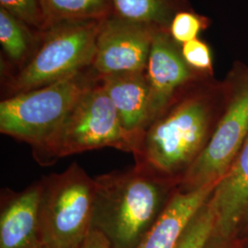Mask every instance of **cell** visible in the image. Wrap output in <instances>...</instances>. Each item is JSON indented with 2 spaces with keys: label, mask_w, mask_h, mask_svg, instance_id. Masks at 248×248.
<instances>
[{
  "label": "cell",
  "mask_w": 248,
  "mask_h": 248,
  "mask_svg": "<svg viewBox=\"0 0 248 248\" xmlns=\"http://www.w3.org/2000/svg\"><path fill=\"white\" fill-rule=\"evenodd\" d=\"M223 99V85L212 77L188 85L142 133L132 153L134 167L179 185L209 142Z\"/></svg>",
  "instance_id": "obj_1"
},
{
  "label": "cell",
  "mask_w": 248,
  "mask_h": 248,
  "mask_svg": "<svg viewBox=\"0 0 248 248\" xmlns=\"http://www.w3.org/2000/svg\"><path fill=\"white\" fill-rule=\"evenodd\" d=\"M172 185L133 167L95 177L92 227L113 248H136L174 193Z\"/></svg>",
  "instance_id": "obj_2"
},
{
  "label": "cell",
  "mask_w": 248,
  "mask_h": 248,
  "mask_svg": "<svg viewBox=\"0 0 248 248\" xmlns=\"http://www.w3.org/2000/svg\"><path fill=\"white\" fill-rule=\"evenodd\" d=\"M103 147L133 151L115 107L98 79L83 94L57 129L32 148V154L40 165L50 166L62 157Z\"/></svg>",
  "instance_id": "obj_3"
},
{
  "label": "cell",
  "mask_w": 248,
  "mask_h": 248,
  "mask_svg": "<svg viewBox=\"0 0 248 248\" xmlns=\"http://www.w3.org/2000/svg\"><path fill=\"white\" fill-rule=\"evenodd\" d=\"M98 79L89 67L45 87L9 96L0 103V132L35 148Z\"/></svg>",
  "instance_id": "obj_4"
},
{
  "label": "cell",
  "mask_w": 248,
  "mask_h": 248,
  "mask_svg": "<svg viewBox=\"0 0 248 248\" xmlns=\"http://www.w3.org/2000/svg\"><path fill=\"white\" fill-rule=\"evenodd\" d=\"M39 218L45 248H79L92 229L95 178L73 163L41 181Z\"/></svg>",
  "instance_id": "obj_5"
},
{
  "label": "cell",
  "mask_w": 248,
  "mask_h": 248,
  "mask_svg": "<svg viewBox=\"0 0 248 248\" xmlns=\"http://www.w3.org/2000/svg\"><path fill=\"white\" fill-rule=\"evenodd\" d=\"M102 20L63 21L48 27L42 45L8 82L12 95L52 84L92 66Z\"/></svg>",
  "instance_id": "obj_6"
},
{
  "label": "cell",
  "mask_w": 248,
  "mask_h": 248,
  "mask_svg": "<svg viewBox=\"0 0 248 248\" xmlns=\"http://www.w3.org/2000/svg\"><path fill=\"white\" fill-rule=\"evenodd\" d=\"M223 85V107L205 148L186 171L181 191L219 182L248 136V63L234 62Z\"/></svg>",
  "instance_id": "obj_7"
},
{
  "label": "cell",
  "mask_w": 248,
  "mask_h": 248,
  "mask_svg": "<svg viewBox=\"0 0 248 248\" xmlns=\"http://www.w3.org/2000/svg\"><path fill=\"white\" fill-rule=\"evenodd\" d=\"M157 30L111 15L101 21L92 69L98 77L146 70Z\"/></svg>",
  "instance_id": "obj_8"
},
{
  "label": "cell",
  "mask_w": 248,
  "mask_h": 248,
  "mask_svg": "<svg viewBox=\"0 0 248 248\" xmlns=\"http://www.w3.org/2000/svg\"><path fill=\"white\" fill-rule=\"evenodd\" d=\"M145 73L150 98L147 127L166 110L179 92L204 77L186 64L181 45L167 30H157L155 33Z\"/></svg>",
  "instance_id": "obj_9"
},
{
  "label": "cell",
  "mask_w": 248,
  "mask_h": 248,
  "mask_svg": "<svg viewBox=\"0 0 248 248\" xmlns=\"http://www.w3.org/2000/svg\"><path fill=\"white\" fill-rule=\"evenodd\" d=\"M119 116L133 151L148 124L149 86L145 71L126 72L99 77ZM132 151V153H133Z\"/></svg>",
  "instance_id": "obj_10"
},
{
  "label": "cell",
  "mask_w": 248,
  "mask_h": 248,
  "mask_svg": "<svg viewBox=\"0 0 248 248\" xmlns=\"http://www.w3.org/2000/svg\"><path fill=\"white\" fill-rule=\"evenodd\" d=\"M41 183L2 198L0 248H45L40 228Z\"/></svg>",
  "instance_id": "obj_11"
},
{
  "label": "cell",
  "mask_w": 248,
  "mask_h": 248,
  "mask_svg": "<svg viewBox=\"0 0 248 248\" xmlns=\"http://www.w3.org/2000/svg\"><path fill=\"white\" fill-rule=\"evenodd\" d=\"M219 182L189 191L177 190L136 248H177L187 226L213 195Z\"/></svg>",
  "instance_id": "obj_12"
},
{
  "label": "cell",
  "mask_w": 248,
  "mask_h": 248,
  "mask_svg": "<svg viewBox=\"0 0 248 248\" xmlns=\"http://www.w3.org/2000/svg\"><path fill=\"white\" fill-rule=\"evenodd\" d=\"M215 231L229 236L244 217L248 205V136L212 197Z\"/></svg>",
  "instance_id": "obj_13"
},
{
  "label": "cell",
  "mask_w": 248,
  "mask_h": 248,
  "mask_svg": "<svg viewBox=\"0 0 248 248\" xmlns=\"http://www.w3.org/2000/svg\"><path fill=\"white\" fill-rule=\"evenodd\" d=\"M113 15L133 22L169 31L177 13L191 9L188 0H110Z\"/></svg>",
  "instance_id": "obj_14"
},
{
  "label": "cell",
  "mask_w": 248,
  "mask_h": 248,
  "mask_svg": "<svg viewBox=\"0 0 248 248\" xmlns=\"http://www.w3.org/2000/svg\"><path fill=\"white\" fill-rule=\"evenodd\" d=\"M40 3L45 30L59 22L103 20L113 14L110 0H40Z\"/></svg>",
  "instance_id": "obj_15"
},
{
  "label": "cell",
  "mask_w": 248,
  "mask_h": 248,
  "mask_svg": "<svg viewBox=\"0 0 248 248\" xmlns=\"http://www.w3.org/2000/svg\"><path fill=\"white\" fill-rule=\"evenodd\" d=\"M0 43L9 60L16 63L26 62L33 46V36L29 26L0 8Z\"/></svg>",
  "instance_id": "obj_16"
},
{
  "label": "cell",
  "mask_w": 248,
  "mask_h": 248,
  "mask_svg": "<svg viewBox=\"0 0 248 248\" xmlns=\"http://www.w3.org/2000/svg\"><path fill=\"white\" fill-rule=\"evenodd\" d=\"M215 224L216 218L211 198L187 226L177 248H206L215 230Z\"/></svg>",
  "instance_id": "obj_17"
},
{
  "label": "cell",
  "mask_w": 248,
  "mask_h": 248,
  "mask_svg": "<svg viewBox=\"0 0 248 248\" xmlns=\"http://www.w3.org/2000/svg\"><path fill=\"white\" fill-rule=\"evenodd\" d=\"M212 24V20L192 9L184 10L172 19L169 26V33L178 45L198 39L202 32Z\"/></svg>",
  "instance_id": "obj_18"
},
{
  "label": "cell",
  "mask_w": 248,
  "mask_h": 248,
  "mask_svg": "<svg viewBox=\"0 0 248 248\" xmlns=\"http://www.w3.org/2000/svg\"><path fill=\"white\" fill-rule=\"evenodd\" d=\"M181 53L186 64L204 77H213V50L210 45L198 38L181 45Z\"/></svg>",
  "instance_id": "obj_19"
},
{
  "label": "cell",
  "mask_w": 248,
  "mask_h": 248,
  "mask_svg": "<svg viewBox=\"0 0 248 248\" xmlns=\"http://www.w3.org/2000/svg\"><path fill=\"white\" fill-rule=\"evenodd\" d=\"M0 8L39 31L46 28L40 0H0Z\"/></svg>",
  "instance_id": "obj_20"
},
{
  "label": "cell",
  "mask_w": 248,
  "mask_h": 248,
  "mask_svg": "<svg viewBox=\"0 0 248 248\" xmlns=\"http://www.w3.org/2000/svg\"><path fill=\"white\" fill-rule=\"evenodd\" d=\"M79 248H113V247L104 233L92 227Z\"/></svg>",
  "instance_id": "obj_21"
},
{
  "label": "cell",
  "mask_w": 248,
  "mask_h": 248,
  "mask_svg": "<svg viewBox=\"0 0 248 248\" xmlns=\"http://www.w3.org/2000/svg\"><path fill=\"white\" fill-rule=\"evenodd\" d=\"M243 220H245V221L248 222V207H247V210H246V212H245V214H244Z\"/></svg>",
  "instance_id": "obj_22"
}]
</instances>
